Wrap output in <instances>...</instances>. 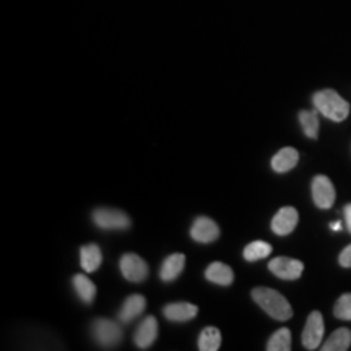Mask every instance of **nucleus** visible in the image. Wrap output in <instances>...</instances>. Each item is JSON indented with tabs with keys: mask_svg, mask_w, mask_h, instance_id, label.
Instances as JSON below:
<instances>
[{
	"mask_svg": "<svg viewBox=\"0 0 351 351\" xmlns=\"http://www.w3.org/2000/svg\"><path fill=\"white\" fill-rule=\"evenodd\" d=\"M343 213H345V219H346V228H348V231L351 232V204L345 205Z\"/></svg>",
	"mask_w": 351,
	"mask_h": 351,
	"instance_id": "26",
	"label": "nucleus"
},
{
	"mask_svg": "<svg viewBox=\"0 0 351 351\" xmlns=\"http://www.w3.org/2000/svg\"><path fill=\"white\" fill-rule=\"evenodd\" d=\"M300 161V153H298L296 148L287 147L282 148L276 155L271 158V168H274L275 173H288L291 171Z\"/></svg>",
	"mask_w": 351,
	"mask_h": 351,
	"instance_id": "13",
	"label": "nucleus"
},
{
	"mask_svg": "<svg viewBox=\"0 0 351 351\" xmlns=\"http://www.w3.org/2000/svg\"><path fill=\"white\" fill-rule=\"evenodd\" d=\"M184 265H186V256H184V254H171L169 257L165 258L163 265H161V280H165V282H173V280H176L181 275Z\"/></svg>",
	"mask_w": 351,
	"mask_h": 351,
	"instance_id": "16",
	"label": "nucleus"
},
{
	"mask_svg": "<svg viewBox=\"0 0 351 351\" xmlns=\"http://www.w3.org/2000/svg\"><path fill=\"white\" fill-rule=\"evenodd\" d=\"M121 274L124 275L125 280H129L132 283H140L143 282L148 276V267L142 257H138L137 254H124L121 257L119 262Z\"/></svg>",
	"mask_w": 351,
	"mask_h": 351,
	"instance_id": "5",
	"label": "nucleus"
},
{
	"mask_svg": "<svg viewBox=\"0 0 351 351\" xmlns=\"http://www.w3.org/2000/svg\"><path fill=\"white\" fill-rule=\"evenodd\" d=\"M300 124L306 137L317 138L319 135V111H301Z\"/></svg>",
	"mask_w": 351,
	"mask_h": 351,
	"instance_id": "22",
	"label": "nucleus"
},
{
	"mask_svg": "<svg viewBox=\"0 0 351 351\" xmlns=\"http://www.w3.org/2000/svg\"><path fill=\"white\" fill-rule=\"evenodd\" d=\"M311 189H313V199L314 204L317 205L319 208H330L335 202V187L330 179L327 176L319 174L313 179V184H311Z\"/></svg>",
	"mask_w": 351,
	"mask_h": 351,
	"instance_id": "7",
	"label": "nucleus"
},
{
	"mask_svg": "<svg viewBox=\"0 0 351 351\" xmlns=\"http://www.w3.org/2000/svg\"><path fill=\"white\" fill-rule=\"evenodd\" d=\"M93 221L103 230H127L130 226V218L127 217V213L116 208L95 210Z\"/></svg>",
	"mask_w": 351,
	"mask_h": 351,
	"instance_id": "4",
	"label": "nucleus"
},
{
	"mask_svg": "<svg viewBox=\"0 0 351 351\" xmlns=\"http://www.w3.org/2000/svg\"><path fill=\"white\" fill-rule=\"evenodd\" d=\"M271 252V245L265 241H254V243L247 244L244 247L243 256L247 262L261 261V258H265Z\"/></svg>",
	"mask_w": 351,
	"mask_h": 351,
	"instance_id": "23",
	"label": "nucleus"
},
{
	"mask_svg": "<svg viewBox=\"0 0 351 351\" xmlns=\"http://www.w3.org/2000/svg\"><path fill=\"white\" fill-rule=\"evenodd\" d=\"M191 236H192V239L197 241V243L207 244L218 238L219 228L212 218L199 217L191 228Z\"/></svg>",
	"mask_w": 351,
	"mask_h": 351,
	"instance_id": "10",
	"label": "nucleus"
},
{
	"mask_svg": "<svg viewBox=\"0 0 351 351\" xmlns=\"http://www.w3.org/2000/svg\"><path fill=\"white\" fill-rule=\"evenodd\" d=\"M324 337V317L319 311L311 313L302 332V346L306 350H317L322 345Z\"/></svg>",
	"mask_w": 351,
	"mask_h": 351,
	"instance_id": "6",
	"label": "nucleus"
},
{
	"mask_svg": "<svg viewBox=\"0 0 351 351\" xmlns=\"http://www.w3.org/2000/svg\"><path fill=\"white\" fill-rule=\"evenodd\" d=\"M269 269L274 275L282 280H298L302 275L304 265L301 261L289 257H275L269 263Z\"/></svg>",
	"mask_w": 351,
	"mask_h": 351,
	"instance_id": "8",
	"label": "nucleus"
},
{
	"mask_svg": "<svg viewBox=\"0 0 351 351\" xmlns=\"http://www.w3.org/2000/svg\"><path fill=\"white\" fill-rule=\"evenodd\" d=\"M158 337V320L153 315H148L147 319L142 320V324L137 327V332L134 335V343L140 350H147L153 345V341Z\"/></svg>",
	"mask_w": 351,
	"mask_h": 351,
	"instance_id": "11",
	"label": "nucleus"
},
{
	"mask_svg": "<svg viewBox=\"0 0 351 351\" xmlns=\"http://www.w3.org/2000/svg\"><path fill=\"white\" fill-rule=\"evenodd\" d=\"M314 106L320 114L333 122H341L348 117L350 104L335 90H322L314 95Z\"/></svg>",
	"mask_w": 351,
	"mask_h": 351,
	"instance_id": "2",
	"label": "nucleus"
},
{
	"mask_svg": "<svg viewBox=\"0 0 351 351\" xmlns=\"http://www.w3.org/2000/svg\"><path fill=\"white\" fill-rule=\"evenodd\" d=\"M252 300L275 320H288L293 315V307L287 298L271 288H256L251 293Z\"/></svg>",
	"mask_w": 351,
	"mask_h": 351,
	"instance_id": "1",
	"label": "nucleus"
},
{
	"mask_svg": "<svg viewBox=\"0 0 351 351\" xmlns=\"http://www.w3.org/2000/svg\"><path fill=\"white\" fill-rule=\"evenodd\" d=\"M221 345V333L217 327L204 328L199 337V350L202 351H217Z\"/></svg>",
	"mask_w": 351,
	"mask_h": 351,
	"instance_id": "20",
	"label": "nucleus"
},
{
	"mask_svg": "<svg viewBox=\"0 0 351 351\" xmlns=\"http://www.w3.org/2000/svg\"><path fill=\"white\" fill-rule=\"evenodd\" d=\"M330 228L333 231H340L341 230V223L340 221H335V223H330Z\"/></svg>",
	"mask_w": 351,
	"mask_h": 351,
	"instance_id": "27",
	"label": "nucleus"
},
{
	"mask_svg": "<svg viewBox=\"0 0 351 351\" xmlns=\"http://www.w3.org/2000/svg\"><path fill=\"white\" fill-rule=\"evenodd\" d=\"M333 315L341 320H351V293H345L339 298L333 307Z\"/></svg>",
	"mask_w": 351,
	"mask_h": 351,
	"instance_id": "24",
	"label": "nucleus"
},
{
	"mask_svg": "<svg viewBox=\"0 0 351 351\" xmlns=\"http://www.w3.org/2000/svg\"><path fill=\"white\" fill-rule=\"evenodd\" d=\"M269 351H289L291 350V332L287 327L276 330L267 341Z\"/></svg>",
	"mask_w": 351,
	"mask_h": 351,
	"instance_id": "21",
	"label": "nucleus"
},
{
	"mask_svg": "<svg viewBox=\"0 0 351 351\" xmlns=\"http://www.w3.org/2000/svg\"><path fill=\"white\" fill-rule=\"evenodd\" d=\"M298 219H300V215H298V210L293 207H283L280 208L276 215L271 219V231L278 236H288L289 232H293Z\"/></svg>",
	"mask_w": 351,
	"mask_h": 351,
	"instance_id": "9",
	"label": "nucleus"
},
{
	"mask_svg": "<svg viewBox=\"0 0 351 351\" xmlns=\"http://www.w3.org/2000/svg\"><path fill=\"white\" fill-rule=\"evenodd\" d=\"M73 288H75L77 295L80 296L83 302H93L96 298V287L90 278H86L85 275H75L73 276Z\"/></svg>",
	"mask_w": 351,
	"mask_h": 351,
	"instance_id": "19",
	"label": "nucleus"
},
{
	"mask_svg": "<svg viewBox=\"0 0 351 351\" xmlns=\"http://www.w3.org/2000/svg\"><path fill=\"white\" fill-rule=\"evenodd\" d=\"M101 261H103V254H101V249L96 244H88L83 245L80 251V263L82 269L91 274V271L98 270L101 265Z\"/></svg>",
	"mask_w": 351,
	"mask_h": 351,
	"instance_id": "17",
	"label": "nucleus"
},
{
	"mask_svg": "<svg viewBox=\"0 0 351 351\" xmlns=\"http://www.w3.org/2000/svg\"><path fill=\"white\" fill-rule=\"evenodd\" d=\"M91 333H93L96 343L103 346V348H114L122 340V330L119 324L114 322L111 319H96L91 324Z\"/></svg>",
	"mask_w": 351,
	"mask_h": 351,
	"instance_id": "3",
	"label": "nucleus"
},
{
	"mask_svg": "<svg viewBox=\"0 0 351 351\" xmlns=\"http://www.w3.org/2000/svg\"><path fill=\"white\" fill-rule=\"evenodd\" d=\"M339 262L341 267H345V269H351V244L348 247H345L343 251H341L340 257H339Z\"/></svg>",
	"mask_w": 351,
	"mask_h": 351,
	"instance_id": "25",
	"label": "nucleus"
},
{
	"mask_svg": "<svg viewBox=\"0 0 351 351\" xmlns=\"http://www.w3.org/2000/svg\"><path fill=\"white\" fill-rule=\"evenodd\" d=\"M145 306H147V300L140 295H132L127 298L122 304L119 314H117V319L121 322H132L134 319H137L140 314L145 311Z\"/></svg>",
	"mask_w": 351,
	"mask_h": 351,
	"instance_id": "14",
	"label": "nucleus"
},
{
	"mask_svg": "<svg viewBox=\"0 0 351 351\" xmlns=\"http://www.w3.org/2000/svg\"><path fill=\"white\" fill-rule=\"evenodd\" d=\"M351 345V332L348 328H337L335 332L328 337L324 345H320L322 351H346Z\"/></svg>",
	"mask_w": 351,
	"mask_h": 351,
	"instance_id": "18",
	"label": "nucleus"
},
{
	"mask_svg": "<svg viewBox=\"0 0 351 351\" xmlns=\"http://www.w3.org/2000/svg\"><path fill=\"white\" fill-rule=\"evenodd\" d=\"M205 278L208 282H212L215 285H221V287H230L234 280V274H232L231 267H228L226 263L221 262H213L210 263L205 270Z\"/></svg>",
	"mask_w": 351,
	"mask_h": 351,
	"instance_id": "15",
	"label": "nucleus"
},
{
	"mask_svg": "<svg viewBox=\"0 0 351 351\" xmlns=\"http://www.w3.org/2000/svg\"><path fill=\"white\" fill-rule=\"evenodd\" d=\"M197 313H199V307L191 302H171L163 309L165 317L171 322H187L194 319Z\"/></svg>",
	"mask_w": 351,
	"mask_h": 351,
	"instance_id": "12",
	"label": "nucleus"
}]
</instances>
